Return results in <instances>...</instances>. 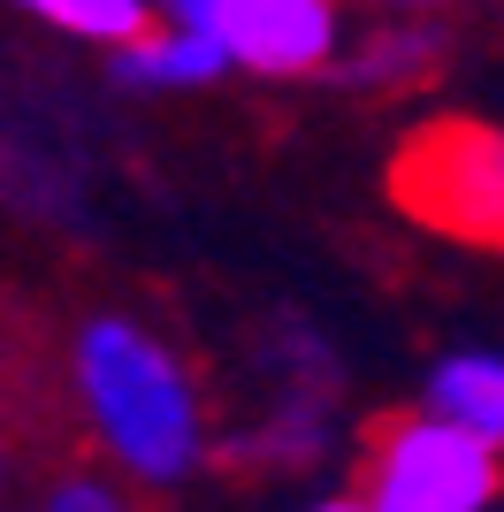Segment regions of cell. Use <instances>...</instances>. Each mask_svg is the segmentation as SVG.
<instances>
[{
	"label": "cell",
	"mask_w": 504,
	"mask_h": 512,
	"mask_svg": "<svg viewBox=\"0 0 504 512\" xmlns=\"http://www.w3.org/2000/svg\"><path fill=\"white\" fill-rule=\"evenodd\" d=\"M84 398L92 421L107 428V444L130 474L146 482H176L199 459V406H191L184 367L168 360L153 337H138L130 321H92L84 329Z\"/></svg>",
	"instance_id": "cell-1"
},
{
	"label": "cell",
	"mask_w": 504,
	"mask_h": 512,
	"mask_svg": "<svg viewBox=\"0 0 504 512\" xmlns=\"http://www.w3.org/2000/svg\"><path fill=\"white\" fill-rule=\"evenodd\" d=\"M390 199L420 230L504 253V130L497 123H420L390 161Z\"/></svg>",
	"instance_id": "cell-2"
},
{
	"label": "cell",
	"mask_w": 504,
	"mask_h": 512,
	"mask_svg": "<svg viewBox=\"0 0 504 512\" xmlns=\"http://www.w3.org/2000/svg\"><path fill=\"white\" fill-rule=\"evenodd\" d=\"M497 497V444L459 421H375L367 428V505L375 512H482Z\"/></svg>",
	"instance_id": "cell-3"
},
{
	"label": "cell",
	"mask_w": 504,
	"mask_h": 512,
	"mask_svg": "<svg viewBox=\"0 0 504 512\" xmlns=\"http://www.w3.org/2000/svg\"><path fill=\"white\" fill-rule=\"evenodd\" d=\"M214 39L230 46L237 62L291 77V69L329 62L336 16H329V0H222L214 8Z\"/></svg>",
	"instance_id": "cell-4"
},
{
	"label": "cell",
	"mask_w": 504,
	"mask_h": 512,
	"mask_svg": "<svg viewBox=\"0 0 504 512\" xmlns=\"http://www.w3.org/2000/svg\"><path fill=\"white\" fill-rule=\"evenodd\" d=\"M428 406L443 421L474 428L482 444H504V360H451L428 390Z\"/></svg>",
	"instance_id": "cell-5"
},
{
	"label": "cell",
	"mask_w": 504,
	"mask_h": 512,
	"mask_svg": "<svg viewBox=\"0 0 504 512\" xmlns=\"http://www.w3.org/2000/svg\"><path fill=\"white\" fill-rule=\"evenodd\" d=\"M230 62V46L214 39V31H168V39H138L130 46V77H214V69Z\"/></svg>",
	"instance_id": "cell-6"
},
{
	"label": "cell",
	"mask_w": 504,
	"mask_h": 512,
	"mask_svg": "<svg viewBox=\"0 0 504 512\" xmlns=\"http://www.w3.org/2000/svg\"><path fill=\"white\" fill-rule=\"evenodd\" d=\"M23 8L62 23V31H84V39H115V46L146 39V8L138 0H23Z\"/></svg>",
	"instance_id": "cell-7"
},
{
	"label": "cell",
	"mask_w": 504,
	"mask_h": 512,
	"mask_svg": "<svg viewBox=\"0 0 504 512\" xmlns=\"http://www.w3.org/2000/svg\"><path fill=\"white\" fill-rule=\"evenodd\" d=\"M54 512H130L115 490H100V482H62L54 490Z\"/></svg>",
	"instance_id": "cell-8"
},
{
	"label": "cell",
	"mask_w": 504,
	"mask_h": 512,
	"mask_svg": "<svg viewBox=\"0 0 504 512\" xmlns=\"http://www.w3.org/2000/svg\"><path fill=\"white\" fill-rule=\"evenodd\" d=\"M168 8H176L184 31H214V8H222V0H168Z\"/></svg>",
	"instance_id": "cell-9"
},
{
	"label": "cell",
	"mask_w": 504,
	"mask_h": 512,
	"mask_svg": "<svg viewBox=\"0 0 504 512\" xmlns=\"http://www.w3.org/2000/svg\"><path fill=\"white\" fill-rule=\"evenodd\" d=\"M321 512H375V505H321Z\"/></svg>",
	"instance_id": "cell-10"
}]
</instances>
